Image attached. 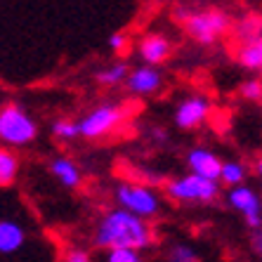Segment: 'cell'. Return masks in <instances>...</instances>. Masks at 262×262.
<instances>
[{
	"label": "cell",
	"mask_w": 262,
	"mask_h": 262,
	"mask_svg": "<svg viewBox=\"0 0 262 262\" xmlns=\"http://www.w3.org/2000/svg\"><path fill=\"white\" fill-rule=\"evenodd\" d=\"M210 111H213V104L208 97H201V95H194V97H187L175 111V123L177 128L182 130H194L199 125L210 118Z\"/></svg>",
	"instance_id": "cell-8"
},
{
	"label": "cell",
	"mask_w": 262,
	"mask_h": 262,
	"mask_svg": "<svg viewBox=\"0 0 262 262\" xmlns=\"http://www.w3.org/2000/svg\"><path fill=\"white\" fill-rule=\"evenodd\" d=\"M128 64H123V61H118V64H111L109 69H104V71L97 73V80L102 83V85H121V83H125V76H128Z\"/></svg>",
	"instance_id": "cell-17"
},
{
	"label": "cell",
	"mask_w": 262,
	"mask_h": 262,
	"mask_svg": "<svg viewBox=\"0 0 262 262\" xmlns=\"http://www.w3.org/2000/svg\"><path fill=\"white\" fill-rule=\"evenodd\" d=\"M38 137V123L17 104L0 109V142L5 146H26Z\"/></svg>",
	"instance_id": "cell-5"
},
{
	"label": "cell",
	"mask_w": 262,
	"mask_h": 262,
	"mask_svg": "<svg viewBox=\"0 0 262 262\" xmlns=\"http://www.w3.org/2000/svg\"><path fill=\"white\" fill-rule=\"evenodd\" d=\"M177 17L184 24L187 33L201 45H213L232 29V19L222 10H196V12L177 10Z\"/></svg>",
	"instance_id": "cell-2"
},
{
	"label": "cell",
	"mask_w": 262,
	"mask_h": 262,
	"mask_svg": "<svg viewBox=\"0 0 262 262\" xmlns=\"http://www.w3.org/2000/svg\"><path fill=\"white\" fill-rule=\"evenodd\" d=\"M125 83H128V90L137 97H149V95H156L163 85V76L156 67L151 64H144V67H137L133 71H128L125 76Z\"/></svg>",
	"instance_id": "cell-9"
},
{
	"label": "cell",
	"mask_w": 262,
	"mask_h": 262,
	"mask_svg": "<svg viewBox=\"0 0 262 262\" xmlns=\"http://www.w3.org/2000/svg\"><path fill=\"white\" fill-rule=\"evenodd\" d=\"M52 135L61 142H71L76 137H80L78 133V121H71V118H61V121L52 123Z\"/></svg>",
	"instance_id": "cell-18"
},
{
	"label": "cell",
	"mask_w": 262,
	"mask_h": 262,
	"mask_svg": "<svg viewBox=\"0 0 262 262\" xmlns=\"http://www.w3.org/2000/svg\"><path fill=\"white\" fill-rule=\"evenodd\" d=\"M227 203L238 210V213L246 217L250 229H260L262 225V206H260V194H257L253 187L248 184H234L229 187V194H227Z\"/></svg>",
	"instance_id": "cell-7"
},
{
	"label": "cell",
	"mask_w": 262,
	"mask_h": 262,
	"mask_svg": "<svg viewBox=\"0 0 262 262\" xmlns=\"http://www.w3.org/2000/svg\"><path fill=\"white\" fill-rule=\"evenodd\" d=\"M165 262H199V253L189 244H175L165 253Z\"/></svg>",
	"instance_id": "cell-20"
},
{
	"label": "cell",
	"mask_w": 262,
	"mask_h": 262,
	"mask_svg": "<svg viewBox=\"0 0 262 262\" xmlns=\"http://www.w3.org/2000/svg\"><path fill=\"white\" fill-rule=\"evenodd\" d=\"M246 177H248V168L241 161H222L217 182L227 184V187H234V184L246 182Z\"/></svg>",
	"instance_id": "cell-16"
},
{
	"label": "cell",
	"mask_w": 262,
	"mask_h": 262,
	"mask_svg": "<svg viewBox=\"0 0 262 262\" xmlns=\"http://www.w3.org/2000/svg\"><path fill=\"white\" fill-rule=\"evenodd\" d=\"M165 194H168V199L180 201V203H208L217 199L220 182L217 180H210V177L189 172V175H184V177L168 180L165 182Z\"/></svg>",
	"instance_id": "cell-4"
},
{
	"label": "cell",
	"mask_w": 262,
	"mask_h": 262,
	"mask_svg": "<svg viewBox=\"0 0 262 262\" xmlns=\"http://www.w3.org/2000/svg\"><path fill=\"white\" fill-rule=\"evenodd\" d=\"M234 33H236V38L241 40V43L253 40V38H260V19L257 17H244L236 24Z\"/></svg>",
	"instance_id": "cell-19"
},
{
	"label": "cell",
	"mask_w": 262,
	"mask_h": 262,
	"mask_svg": "<svg viewBox=\"0 0 262 262\" xmlns=\"http://www.w3.org/2000/svg\"><path fill=\"white\" fill-rule=\"evenodd\" d=\"M238 64L248 71H260L262 67V40L260 38H253V40H246L236 52Z\"/></svg>",
	"instance_id": "cell-14"
},
{
	"label": "cell",
	"mask_w": 262,
	"mask_h": 262,
	"mask_svg": "<svg viewBox=\"0 0 262 262\" xmlns=\"http://www.w3.org/2000/svg\"><path fill=\"white\" fill-rule=\"evenodd\" d=\"M241 97L248 99V102H260L262 99V83L260 78H248L241 85Z\"/></svg>",
	"instance_id": "cell-22"
},
{
	"label": "cell",
	"mask_w": 262,
	"mask_h": 262,
	"mask_svg": "<svg viewBox=\"0 0 262 262\" xmlns=\"http://www.w3.org/2000/svg\"><path fill=\"white\" fill-rule=\"evenodd\" d=\"M255 175H262V163H260V161L255 163Z\"/></svg>",
	"instance_id": "cell-26"
},
{
	"label": "cell",
	"mask_w": 262,
	"mask_h": 262,
	"mask_svg": "<svg viewBox=\"0 0 262 262\" xmlns=\"http://www.w3.org/2000/svg\"><path fill=\"white\" fill-rule=\"evenodd\" d=\"M26 244V227L17 220H0V255H14Z\"/></svg>",
	"instance_id": "cell-12"
},
{
	"label": "cell",
	"mask_w": 262,
	"mask_h": 262,
	"mask_svg": "<svg viewBox=\"0 0 262 262\" xmlns=\"http://www.w3.org/2000/svg\"><path fill=\"white\" fill-rule=\"evenodd\" d=\"M50 172L55 175V180L61 184V187H67V189H76L80 182H83V172L71 159L67 156H59L50 163Z\"/></svg>",
	"instance_id": "cell-13"
},
{
	"label": "cell",
	"mask_w": 262,
	"mask_h": 262,
	"mask_svg": "<svg viewBox=\"0 0 262 262\" xmlns=\"http://www.w3.org/2000/svg\"><path fill=\"white\" fill-rule=\"evenodd\" d=\"M106 262H142V255L135 248H106Z\"/></svg>",
	"instance_id": "cell-21"
},
{
	"label": "cell",
	"mask_w": 262,
	"mask_h": 262,
	"mask_svg": "<svg viewBox=\"0 0 262 262\" xmlns=\"http://www.w3.org/2000/svg\"><path fill=\"white\" fill-rule=\"evenodd\" d=\"M114 199H116L118 208L140 215L144 220L156 217L161 213L159 191L144 182H121L116 187V191H114Z\"/></svg>",
	"instance_id": "cell-3"
},
{
	"label": "cell",
	"mask_w": 262,
	"mask_h": 262,
	"mask_svg": "<svg viewBox=\"0 0 262 262\" xmlns=\"http://www.w3.org/2000/svg\"><path fill=\"white\" fill-rule=\"evenodd\" d=\"M19 175V156L7 149L5 144L0 146V187H10L14 184Z\"/></svg>",
	"instance_id": "cell-15"
},
{
	"label": "cell",
	"mask_w": 262,
	"mask_h": 262,
	"mask_svg": "<svg viewBox=\"0 0 262 262\" xmlns=\"http://www.w3.org/2000/svg\"><path fill=\"white\" fill-rule=\"evenodd\" d=\"M125 45H128V38L123 36V33H111L109 36V48L114 50V52H123Z\"/></svg>",
	"instance_id": "cell-24"
},
{
	"label": "cell",
	"mask_w": 262,
	"mask_h": 262,
	"mask_svg": "<svg viewBox=\"0 0 262 262\" xmlns=\"http://www.w3.org/2000/svg\"><path fill=\"white\" fill-rule=\"evenodd\" d=\"M253 250H255V253H262V236H260V229H253Z\"/></svg>",
	"instance_id": "cell-25"
},
{
	"label": "cell",
	"mask_w": 262,
	"mask_h": 262,
	"mask_svg": "<svg viewBox=\"0 0 262 262\" xmlns=\"http://www.w3.org/2000/svg\"><path fill=\"white\" fill-rule=\"evenodd\" d=\"M156 241V234L146 220L123 208L104 213L95 229V246L97 248H135L144 250Z\"/></svg>",
	"instance_id": "cell-1"
},
{
	"label": "cell",
	"mask_w": 262,
	"mask_h": 262,
	"mask_svg": "<svg viewBox=\"0 0 262 262\" xmlns=\"http://www.w3.org/2000/svg\"><path fill=\"white\" fill-rule=\"evenodd\" d=\"M125 118V111L121 106H111V104H104L92 109L88 116H83L78 121V133L80 137L85 140H99V137H106L109 133L118 128Z\"/></svg>",
	"instance_id": "cell-6"
},
{
	"label": "cell",
	"mask_w": 262,
	"mask_h": 262,
	"mask_svg": "<svg viewBox=\"0 0 262 262\" xmlns=\"http://www.w3.org/2000/svg\"><path fill=\"white\" fill-rule=\"evenodd\" d=\"M140 57L144 59V64H151V67H159L163 64L172 52V43L163 33H149L140 40V48H137Z\"/></svg>",
	"instance_id": "cell-11"
},
{
	"label": "cell",
	"mask_w": 262,
	"mask_h": 262,
	"mask_svg": "<svg viewBox=\"0 0 262 262\" xmlns=\"http://www.w3.org/2000/svg\"><path fill=\"white\" fill-rule=\"evenodd\" d=\"M187 165H189V170L196 172V175L217 180L222 159H220L213 149H208V146H194V149L187 154Z\"/></svg>",
	"instance_id": "cell-10"
},
{
	"label": "cell",
	"mask_w": 262,
	"mask_h": 262,
	"mask_svg": "<svg viewBox=\"0 0 262 262\" xmlns=\"http://www.w3.org/2000/svg\"><path fill=\"white\" fill-rule=\"evenodd\" d=\"M64 262H92L90 260V253L83 248H73L69 250L67 255H64Z\"/></svg>",
	"instance_id": "cell-23"
}]
</instances>
